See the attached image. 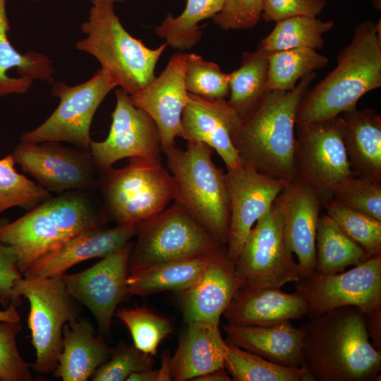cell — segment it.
Wrapping results in <instances>:
<instances>
[{
  "mask_svg": "<svg viewBox=\"0 0 381 381\" xmlns=\"http://www.w3.org/2000/svg\"><path fill=\"white\" fill-rule=\"evenodd\" d=\"M303 364L313 381H375L380 377L381 351L370 341L365 313L344 306L309 318Z\"/></svg>",
  "mask_w": 381,
  "mask_h": 381,
  "instance_id": "cell-1",
  "label": "cell"
},
{
  "mask_svg": "<svg viewBox=\"0 0 381 381\" xmlns=\"http://www.w3.org/2000/svg\"><path fill=\"white\" fill-rule=\"evenodd\" d=\"M313 72L289 91H268L232 135L242 161L271 178L298 179L295 163L296 124L299 104L312 82Z\"/></svg>",
  "mask_w": 381,
  "mask_h": 381,
  "instance_id": "cell-2",
  "label": "cell"
},
{
  "mask_svg": "<svg viewBox=\"0 0 381 381\" xmlns=\"http://www.w3.org/2000/svg\"><path fill=\"white\" fill-rule=\"evenodd\" d=\"M337 66L303 95L296 123L325 121L356 107L366 93L381 87V39L375 23L358 24L350 44L340 50Z\"/></svg>",
  "mask_w": 381,
  "mask_h": 381,
  "instance_id": "cell-3",
  "label": "cell"
},
{
  "mask_svg": "<svg viewBox=\"0 0 381 381\" xmlns=\"http://www.w3.org/2000/svg\"><path fill=\"white\" fill-rule=\"evenodd\" d=\"M93 190H69L52 196L17 219L0 224V241L16 253L23 274L38 258L107 219Z\"/></svg>",
  "mask_w": 381,
  "mask_h": 381,
  "instance_id": "cell-4",
  "label": "cell"
},
{
  "mask_svg": "<svg viewBox=\"0 0 381 381\" xmlns=\"http://www.w3.org/2000/svg\"><path fill=\"white\" fill-rule=\"evenodd\" d=\"M187 142L186 150L175 144L162 152L174 181V201L217 243L226 246L231 207L225 172L212 161L211 147Z\"/></svg>",
  "mask_w": 381,
  "mask_h": 381,
  "instance_id": "cell-5",
  "label": "cell"
},
{
  "mask_svg": "<svg viewBox=\"0 0 381 381\" xmlns=\"http://www.w3.org/2000/svg\"><path fill=\"white\" fill-rule=\"evenodd\" d=\"M92 4L87 20L80 25L86 37L78 40L75 47L93 56L117 87L134 95L155 78L157 63L167 44L154 49L147 47L123 28L113 3Z\"/></svg>",
  "mask_w": 381,
  "mask_h": 381,
  "instance_id": "cell-6",
  "label": "cell"
},
{
  "mask_svg": "<svg viewBox=\"0 0 381 381\" xmlns=\"http://www.w3.org/2000/svg\"><path fill=\"white\" fill-rule=\"evenodd\" d=\"M96 190L107 221L116 224L140 223L157 214L174 200L171 174L161 161L129 158L121 169L99 170Z\"/></svg>",
  "mask_w": 381,
  "mask_h": 381,
  "instance_id": "cell-7",
  "label": "cell"
},
{
  "mask_svg": "<svg viewBox=\"0 0 381 381\" xmlns=\"http://www.w3.org/2000/svg\"><path fill=\"white\" fill-rule=\"evenodd\" d=\"M21 298L30 307L28 325L35 351L30 368L39 374L53 373L62 348L64 327L78 318V302L68 292L61 276H23L14 284L12 303L20 306Z\"/></svg>",
  "mask_w": 381,
  "mask_h": 381,
  "instance_id": "cell-8",
  "label": "cell"
},
{
  "mask_svg": "<svg viewBox=\"0 0 381 381\" xmlns=\"http://www.w3.org/2000/svg\"><path fill=\"white\" fill-rule=\"evenodd\" d=\"M135 236L128 274L154 264L207 255L220 246L175 202L140 222Z\"/></svg>",
  "mask_w": 381,
  "mask_h": 381,
  "instance_id": "cell-9",
  "label": "cell"
},
{
  "mask_svg": "<svg viewBox=\"0 0 381 381\" xmlns=\"http://www.w3.org/2000/svg\"><path fill=\"white\" fill-rule=\"evenodd\" d=\"M116 85L102 69L91 78L75 86L64 82L53 84L52 95L59 98L52 114L37 128L24 132L20 141L39 143L46 141L67 142L90 150V126L102 102Z\"/></svg>",
  "mask_w": 381,
  "mask_h": 381,
  "instance_id": "cell-10",
  "label": "cell"
},
{
  "mask_svg": "<svg viewBox=\"0 0 381 381\" xmlns=\"http://www.w3.org/2000/svg\"><path fill=\"white\" fill-rule=\"evenodd\" d=\"M234 265L241 288H281L304 276L286 245L282 217L274 201L250 230Z\"/></svg>",
  "mask_w": 381,
  "mask_h": 381,
  "instance_id": "cell-11",
  "label": "cell"
},
{
  "mask_svg": "<svg viewBox=\"0 0 381 381\" xmlns=\"http://www.w3.org/2000/svg\"><path fill=\"white\" fill-rule=\"evenodd\" d=\"M341 116L317 123L296 124L294 163L298 178L318 194L322 206L336 185L354 174L342 139Z\"/></svg>",
  "mask_w": 381,
  "mask_h": 381,
  "instance_id": "cell-12",
  "label": "cell"
},
{
  "mask_svg": "<svg viewBox=\"0 0 381 381\" xmlns=\"http://www.w3.org/2000/svg\"><path fill=\"white\" fill-rule=\"evenodd\" d=\"M294 283L308 299V318L344 306L358 307L365 314L381 310V255L346 272H313Z\"/></svg>",
  "mask_w": 381,
  "mask_h": 381,
  "instance_id": "cell-13",
  "label": "cell"
},
{
  "mask_svg": "<svg viewBox=\"0 0 381 381\" xmlns=\"http://www.w3.org/2000/svg\"><path fill=\"white\" fill-rule=\"evenodd\" d=\"M12 155L22 171L50 193L97 188L99 170L90 150L56 141H20Z\"/></svg>",
  "mask_w": 381,
  "mask_h": 381,
  "instance_id": "cell-14",
  "label": "cell"
},
{
  "mask_svg": "<svg viewBox=\"0 0 381 381\" xmlns=\"http://www.w3.org/2000/svg\"><path fill=\"white\" fill-rule=\"evenodd\" d=\"M133 245L131 241L90 267L61 276L69 294L89 309L104 335L111 332L117 306L130 294L126 280Z\"/></svg>",
  "mask_w": 381,
  "mask_h": 381,
  "instance_id": "cell-15",
  "label": "cell"
},
{
  "mask_svg": "<svg viewBox=\"0 0 381 381\" xmlns=\"http://www.w3.org/2000/svg\"><path fill=\"white\" fill-rule=\"evenodd\" d=\"M116 97L107 138L99 142L92 140L90 147L99 170L109 168L124 158L143 157L161 161V138L155 121L132 103L129 95L123 89L116 90Z\"/></svg>",
  "mask_w": 381,
  "mask_h": 381,
  "instance_id": "cell-16",
  "label": "cell"
},
{
  "mask_svg": "<svg viewBox=\"0 0 381 381\" xmlns=\"http://www.w3.org/2000/svg\"><path fill=\"white\" fill-rule=\"evenodd\" d=\"M231 218L226 250L234 262L256 222L270 209L289 183L264 175L243 162L225 172Z\"/></svg>",
  "mask_w": 381,
  "mask_h": 381,
  "instance_id": "cell-17",
  "label": "cell"
},
{
  "mask_svg": "<svg viewBox=\"0 0 381 381\" xmlns=\"http://www.w3.org/2000/svg\"><path fill=\"white\" fill-rule=\"evenodd\" d=\"M188 56L174 54L159 76L140 92L129 95L132 103L156 123L162 152L176 144V138L183 137L182 112L189 99L185 85Z\"/></svg>",
  "mask_w": 381,
  "mask_h": 381,
  "instance_id": "cell-18",
  "label": "cell"
},
{
  "mask_svg": "<svg viewBox=\"0 0 381 381\" xmlns=\"http://www.w3.org/2000/svg\"><path fill=\"white\" fill-rule=\"evenodd\" d=\"M283 221L288 249L296 254L304 276L315 272V238L322 202L315 191L298 178L289 182L274 200Z\"/></svg>",
  "mask_w": 381,
  "mask_h": 381,
  "instance_id": "cell-19",
  "label": "cell"
},
{
  "mask_svg": "<svg viewBox=\"0 0 381 381\" xmlns=\"http://www.w3.org/2000/svg\"><path fill=\"white\" fill-rule=\"evenodd\" d=\"M240 288L234 262L228 256L226 246L221 245L212 251L197 281L181 293L185 322L219 325L221 316Z\"/></svg>",
  "mask_w": 381,
  "mask_h": 381,
  "instance_id": "cell-20",
  "label": "cell"
},
{
  "mask_svg": "<svg viewBox=\"0 0 381 381\" xmlns=\"http://www.w3.org/2000/svg\"><path fill=\"white\" fill-rule=\"evenodd\" d=\"M138 225L139 223L116 224L112 228L101 226L82 232L38 258L23 276L61 277L81 262L107 257L131 241Z\"/></svg>",
  "mask_w": 381,
  "mask_h": 381,
  "instance_id": "cell-21",
  "label": "cell"
},
{
  "mask_svg": "<svg viewBox=\"0 0 381 381\" xmlns=\"http://www.w3.org/2000/svg\"><path fill=\"white\" fill-rule=\"evenodd\" d=\"M241 120L226 99H212L189 93L181 116L182 138L205 143L217 152L226 168H235L243 163L231 139Z\"/></svg>",
  "mask_w": 381,
  "mask_h": 381,
  "instance_id": "cell-22",
  "label": "cell"
},
{
  "mask_svg": "<svg viewBox=\"0 0 381 381\" xmlns=\"http://www.w3.org/2000/svg\"><path fill=\"white\" fill-rule=\"evenodd\" d=\"M308 309L307 298L296 291L243 287L236 292L222 315L229 325L262 326L301 319Z\"/></svg>",
  "mask_w": 381,
  "mask_h": 381,
  "instance_id": "cell-23",
  "label": "cell"
},
{
  "mask_svg": "<svg viewBox=\"0 0 381 381\" xmlns=\"http://www.w3.org/2000/svg\"><path fill=\"white\" fill-rule=\"evenodd\" d=\"M223 328L229 343L280 365L303 366L304 332L290 320L262 326L227 324Z\"/></svg>",
  "mask_w": 381,
  "mask_h": 381,
  "instance_id": "cell-24",
  "label": "cell"
},
{
  "mask_svg": "<svg viewBox=\"0 0 381 381\" xmlns=\"http://www.w3.org/2000/svg\"><path fill=\"white\" fill-rule=\"evenodd\" d=\"M178 347L171 357L173 380H193L215 369L224 367L226 341L219 325L204 321L186 323Z\"/></svg>",
  "mask_w": 381,
  "mask_h": 381,
  "instance_id": "cell-25",
  "label": "cell"
},
{
  "mask_svg": "<svg viewBox=\"0 0 381 381\" xmlns=\"http://www.w3.org/2000/svg\"><path fill=\"white\" fill-rule=\"evenodd\" d=\"M340 116L343 143L353 173L381 182V116L369 107H356Z\"/></svg>",
  "mask_w": 381,
  "mask_h": 381,
  "instance_id": "cell-26",
  "label": "cell"
},
{
  "mask_svg": "<svg viewBox=\"0 0 381 381\" xmlns=\"http://www.w3.org/2000/svg\"><path fill=\"white\" fill-rule=\"evenodd\" d=\"M111 351L102 338L94 335L88 322L78 318L64 327L53 375L63 381H87L109 358Z\"/></svg>",
  "mask_w": 381,
  "mask_h": 381,
  "instance_id": "cell-27",
  "label": "cell"
},
{
  "mask_svg": "<svg viewBox=\"0 0 381 381\" xmlns=\"http://www.w3.org/2000/svg\"><path fill=\"white\" fill-rule=\"evenodd\" d=\"M6 0H0V97L26 93L35 80L54 83L53 61L46 54L18 52L9 41Z\"/></svg>",
  "mask_w": 381,
  "mask_h": 381,
  "instance_id": "cell-28",
  "label": "cell"
},
{
  "mask_svg": "<svg viewBox=\"0 0 381 381\" xmlns=\"http://www.w3.org/2000/svg\"><path fill=\"white\" fill-rule=\"evenodd\" d=\"M212 253L162 262L130 273L126 280L129 294L146 296L166 291L181 293L197 281Z\"/></svg>",
  "mask_w": 381,
  "mask_h": 381,
  "instance_id": "cell-29",
  "label": "cell"
},
{
  "mask_svg": "<svg viewBox=\"0 0 381 381\" xmlns=\"http://www.w3.org/2000/svg\"><path fill=\"white\" fill-rule=\"evenodd\" d=\"M268 53L260 44L245 52L240 67L229 74V106L241 119L246 117L262 100L267 90Z\"/></svg>",
  "mask_w": 381,
  "mask_h": 381,
  "instance_id": "cell-30",
  "label": "cell"
},
{
  "mask_svg": "<svg viewBox=\"0 0 381 381\" xmlns=\"http://www.w3.org/2000/svg\"><path fill=\"white\" fill-rule=\"evenodd\" d=\"M315 272L332 274L349 265H358L372 258L345 234L327 214L320 216L315 238Z\"/></svg>",
  "mask_w": 381,
  "mask_h": 381,
  "instance_id": "cell-31",
  "label": "cell"
},
{
  "mask_svg": "<svg viewBox=\"0 0 381 381\" xmlns=\"http://www.w3.org/2000/svg\"><path fill=\"white\" fill-rule=\"evenodd\" d=\"M224 366L236 381H313L305 366L280 365L227 341Z\"/></svg>",
  "mask_w": 381,
  "mask_h": 381,
  "instance_id": "cell-32",
  "label": "cell"
},
{
  "mask_svg": "<svg viewBox=\"0 0 381 381\" xmlns=\"http://www.w3.org/2000/svg\"><path fill=\"white\" fill-rule=\"evenodd\" d=\"M271 32L259 43L267 53L298 48L320 49L323 35L334 27L332 20L317 17L295 16L275 22Z\"/></svg>",
  "mask_w": 381,
  "mask_h": 381,
  "instance_id": "cell-33",
  "label": "cell"
},
{
  "mask_svg": "<svg viewBox=\"0 0 381 381\" xmlns=\"http://www.w3.org/2000/svg\"><path fill=\"white\" fill-rule=\"evenodd\" d=\"M224 0H187L184 11L178 16L168 13L155 28L156 34L171 47L183 51L195 46L202 36L199 22L212 18L222 8Z\"/></svg>",
  "mask_w": 381,
  "mask_h": 381,
  "instance_id": "cell-34",
  "label": "cell"
},
{
  "mask_svg": "<svg viewBox=\"0 0 381 381\" xmlns=\"http://www.w3.org/2000/svg\"><path fill=\"white\" fill-rule=\"evenodd\" d=\"M329 59L311 48L268 53V91H289L305 75L325 68Z\"/></svg>",
  "mask_w": 381,
  "mask_h": 381,
  "instance_id": "cell-35",
  "label": "cell"
},
{
  "mask_svg": "<svg viewBox=\"0 0 381 381\" xmlns=\"http://www.w3.org/2000/svg\"><path fill=\"white\" fill-rule=\"evenodd\" d=\"M115 315L127 328L134 346L141 351L155 356L162 341L174 331L172 322L147 307H122Z\"/></svg>",
  "mask_w": 381,
  "mask_h": 381,
  "instance_id": "cell-36",
  "label": "cell"
},
{
  "mask_svg": "<svg viewBox=\"0 0 381 381\" xmlns=\"http://www.w3.org/2000/svg\"><path fill=\"white\" fill-rule=\"evenodd\" d=\"M12 154L0 159V214L13 207L29 210L50 198L52 193L18 173Z\"/></svg>",
  "mask_w": 381,
  "mask_h": 381,
  "instance_id": "cell-37",
  "label": "cell"
},
{
  "mask_svg": "<svg viewBox=\"0 0 381 381\" xmlns=\"http://www.w3.org/2000/svg\"><path fill=\"white\" fill-rule=\"evenodd\" d=\"M327 214L370 256L381 255V222L333 200L323 207Z\"/></svg>",
  "mask_w": 381,
  "mask_h": 381,
  "instance_id": "cell-38",
  "label": "cell"
},
{
  "mask_svg": "<svg viewBox=\"0 0 381 381\" xmlns=\"http://www.w3.org/2000/svg\"><path fill=\"white\" fill-rule=\"evenodd\" d=\"M185 85L190 94L212 99H225L229 94V74L223 72L217 64L205 61L197 54H189Z\"/></svg>",
  "mask_w": 381,
  "mask_h": 381,
  "instance_id": "cell-39",
  "label": "cell"
},
{
  "mask_svg": "<svg viewBox=\"0 0 381 381\" xmlns=\"http://www.w3.org/2000/svg\"><path fill=\"white\" fill-rule=\"evenodd\" d=\"M333 200L381 222V182L353 174L338 183Z\"/></svg>",
  "mask_w": 381,
  "mask_h": 381,
  "instance_id": "cell-40",
  "label": "cell"
},
{
  "mask_svg": "<svg viewBox=\"0 0 381 381\" xmlns=\"http://www.w3.org/2000/svg\"><path fill=\"white\" fill-rule=\"evenodd\" d=\"M153 356L134 344L120 341L112 349L109 358L99 366L90 380L93 381H125L133 373L153 368Z\"/></svg>",
  "mask_w": 381,
  "mask_h": 381,
  "instance_id": "cell-41",
  "label": "cell"
},
{
  "mask_svg": "<svg viewBox=\"0 0 381 381\" xmlns=\"http://www.w3.org/2000/svg\"><path fill=\"white\" fill-rule=\"evenodd\" d=\"M21 329L20 322L0 321V381L34 380L16 344Z\"/></svg>",
  "mask_w": 381,
  "mask_h": 381,
  "instance_id": "cell-42",
  "label": "cell"
},
{
  "mask_svg": "<svg viewBox=\"0 0 381 381\" xmlns=\"http://www.w3.org/2000/svg\"><path fill=\"white\" fill-rule=\"evenodd\" d=\"M264 0H224L212 21L224 30L249 29L262 18Z\"/></svg>",
  "mask_w": 381,
  "mask_h": 381,
  "instance_id": "cell-43",
  "label": "cell"
},
{
  "mask_svg": "<svg viewBox=\"0 0 381 381\" xmlns=\"http://www.w3.org/2000/svg\"><path fill=\"white\" fill-rule=\"evenodd\" d=\"M325 5V0H264L262 18L277 22L295 16L317 17Z\"/></svg>",
  "mask_w": 381,
  "mask_h": 381,
  "instance_id": "cell-44",
  "label": "cell"
},
{
  "mask_svg": "<svg viewBox=\"0 0 381 381\" xmlns=\"http://www.w3.org/2000/svg\"><path fill=\"white\" fill-rule=\"evenodd\" d=\"M23 277L16 253L11 246L0 241V304L5 309L13 302L15 282Z\"/></svg>",
  "mask_w": 381,
  "mask_h": 381,
  "instance_id": "cell-45",
  "label": "cell"
},
{
  "mask_svg": "<svg viewBox=\"0 0 381 381\" xmlns=\"http://www.w3.org/2000/svg\"><path fill=\"white\" fill-rule=\"evenodd\" d=\"M367 328L370 337L373 339V345L381 349V310L365 314Z\"/></svg>",
  "mask_w": 381,
  "mask_h": 381,
  "instance_id": "cell-46",
  "label": "cell"
},
{
  "mask_svg": "<svg viewBox=\"0 0 381 381\" xmlns=\"http://www.w3.org/2000/svg\"><path fill=\"white\" fill-rule=\"evenodd\" d=\"M171 353L169 351H166L162 354L161 365L157 369V381H170L173 380L171 368Z\"/></svg>",
  "mask_w": 381,
  "mask_h": 381,
  "instance_id": "cell-47",
  "label": "cell"
},
{
  "mask_svg": "<svg viewBox=\"0 0 381 381\" xmlns=\"http://www.w3.org/2000/svg\"><path fill=\"white\" fill-rule=\"evenodd\" d=\"M193 380L195 381H230L232 380L226 373L224 367L212 370L201 375Z\"/></svg>",
  "mask_w": 381,
  "mask_h": 381,
  "instance_id": "cell-48",
  "label": "cell"
},
{
  "mask_svg": "<svg viewBox=\"0 0 381 381\" xmlns=\"http://www.w3.org/2000/svg\"><path fill=\"white\" fill-rule=\"evenodd\" d=\"M158 370L152 369L143 370L131 375L127 381H157Z\"/></svg>",
  "mask_w": 381,
  "mask_h": 381,
  "instance_id": "cell-49",
  "label": "cell"
},
{
  "mask_svg": "<svg viewBox=\"0 0 381 381\" xmlns=\"http://www.w3.org/2000/svg\"><path fill=\"white\" fill-rule=\"evenodd\" d=\"M17 305L12 303L8 308L0 310V321L20 322V316L17 311Z\"/></svg>",
  "mask_w": 381,
  "mask_h": 381,
  "instance_id": "cell-50",
  "label": "cell"
},
{
  "mask_svg": "<svg viewBox=\"0 0 381 381\" xmlns=\"http://www.w3.org/2000/svg\"><path fill=\"white\" fill-rule=\"evenodd\" d=\"M373 5L376 10L381 9V0H372Z\"/></svg>",
  "mask_w": 381,
  "mask_h": 381,
  "instance_id": "cell-51",
  "label": "cell"
},
{
  "mask_svg": "<svg viewBox=\"0 0 381 381\" xmlns=\"http://www.w3.org/2000/svg\"><path fill=\"white\" fill-rule=\"evenodd\" d=\"M35 1H40V0H35ZM90 1H92V4L99 2V1H109L114 4V2H116V1L123 2L124 0H90Z\"/></svg>",
  "mask_w": 381,
  "mask_h": 381,
  "instance_id": "cell-52",
  "label": "cell"
},
{
  "mask_svg": "<svg viewBox=\"0 0 381 381\" xmlns=\"http://www.w3.org/2000/svg\"><path fill=\"white\" fill-rule=\"evenodd\" d=\"M7 222H8V221L7 219H0V224L6 223Z\"/></svg>",
  "mask_w": 381,
  "mask_h": 381,
  "instance_id": "cell-53",
  "label": "cell"
}]
</instances>
